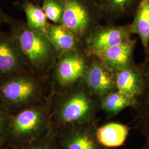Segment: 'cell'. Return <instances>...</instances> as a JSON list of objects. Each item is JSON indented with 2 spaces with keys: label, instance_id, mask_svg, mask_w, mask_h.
Here are the masks:
<instances>
[{
  "label": "cell",
  "instance_id": "6da1fadb",
  "mask_svg": "<svg viewBox=\"0 0 149 149\" xmlns=\"http://www.w3.org/2000/svg\"><path fill=\"white\" fill-rule=\"evenodd\" d=\"M5 23L10 27L12 36L21 48L32 71L45 79L48 78L61 54L46 32L34 29L26 22L6 15Z\"/></svg>",
  "mask_w": 149,
  "mask_h": 149
},
{
  "label": "cell",
  "instance_id": "7a4b0ae2",
  "mask_svg": "<svg viewBox=\"0 0 149 149\" xmlns=\"http://www.w3.org/2000/svg\"><path fill=\"white\" fill-rule=\"evenodd\" d=\"M46 79L32 70L13 72L0 77V100L5 106L22 107L40 98Z\"/></svg>",
  "mask_w": 149,
  "mask_h": 149
},
{
  "label": "cell",
  "instance_id": "3957f363",
  "mask_svg": "<svg viewBox=\"0 0 149 149\" xmlns=\"http://www.w3.org/2000/svg\"><path fill=\"white\" fill-rule=\"evenodd\" d=\"M56 105L64 122H80L90 117L97 106H100V98L91 92L83 79L61 91Z\"/></svg>",
  "mask_w": 149,
  "mask_h": 149
},
{
  "label": "cell",
  "instance_id": "277c9868",
  "mask_svg": "<svg viewBox=\"0 0 149 149\" xmlns=\"http://www.w3.org/2000/svg\"><path fill=\"white\" fill-rule=\"evenodd\" d=\"M63 7L60 24L80 38L87 39L103 19L98 3L92 0H60Z\"/></svg>",
  "mask_w": 149,
  "mask_h": 149
},
{
  "label": "cell",
  "instance_id": "5b68a950",
  "mask_svg": "<svg viewBox=\"0 0 149 149\" xmlns=\"http://www.w3.org/2000/svg\"><path fill=\"white\" fill-rule=\"evenodd\" d=\"M93 58V55L86 49L61 54L49 77L55 87L65 90L84 79Z\"/></svg>",
  "mask_w": 149,
  "mask_h": 149
},
{
  "label": "cell",
  "instance_id": "8992f818",
  "mask_svg": "<svg viewBox=\"0 0 149 149\" xmlns=\"http://www.w3.org/2000/svg\"><path fill=\"white\" fill-rule=\"evenodd\" d=\"M130 24L117 26L113 24L100 25L86 41L87 49L92 54L111 48L132 39Z\"/></svg>",
  "mask_w": 149,
  "mask_h": 149
},
{
  "label": "cell",
  "instance_id": "52a82bcc",
  "mask_svg": "<svg viewBox=\"0 0 149 149\" xmlns=\"http://www.w3.org/2000/svg\"><path fill=\"white\" fill-rule=\"evenodd\" d=\"M32 70L21 48L10 32L0 31V77Z\"/></svg>",
  "mask_w": 149,
  "mask_h": 149
},
{
  "label": "cell",
  "instance_id": "ba28073f",
  "mask_svg": "<svg viewBox=\"0 0 149 149\" xmlns=\"http://www.w3.org/2000/svg\"><path fill=\"white\" fill-rule=\"evenodd\" d=\"M84 80L91 92L100 99L117 90L116 72L108 68L94 55Z\"/></svg>",
  "mask_w": 149,
  "mask_h": 149
},
{
  "label": "cell",
  "instance_id": "9c48e42d",
  "mask_svg": "<svg viewBox=\"0 0 149 149\" xmlns=\"http://www.w3.org/2000/svg\"><path fill=\"white\" fill-rule=\"evenodd\" d=\"M136 44V40L132 39L128 42L108 48L93 55L108 68L117 72L135 64L134 54Z\"/></svg>",
  "mask_w": 149,
  "mask_h": 149
},
{
  "label": "cell",
  "instance_id": "30bf717a",
  "mask_svg": "<svg viewBox=\"0 0 149 149\" xmlns=\"http://www.w3.org/2000/svg\"><path fill=\"white\" fill-rule=\"evenodd\" d=\"M117 90L137 101L144 90V74L140 63L116 72Z\"/></svg>",
  "mask_w": 149,
  "mask_h": 149
},
{
  "label": "cell",
  "instance_id": "8fae6325",
  "mask_svg": "<svg viewBox=\"0 0 149 149\" xmlns=\"http://www.w3.org/2000/svg\"><path fill=\"white\" fill-rule=\"evenodd\" d=\"M46 33L61 54L87 49L85 43L80 38L61 24L49 23Z\"/></svg>",
  "mask_w": 149,
  "mask_h": 149
},
{
  "label": "cell",
  "instance_id": "7c38bea8",
  "mask_svg": "<svg viewBox=\"0 0 149 149\" xmlns=\"http://www.w3.org/2000/svg\"><path fill=\"white\" fill-rule=\"evenodd\" d=\"M140 0H100L97 3L102 18L108 24L120 19L133 17Z\"/></svg>",
  "mask_w": 149,
  "mask_h": 149
},
{
  "label": "cell",
  "instance_id": "4fadbf2b",
  "mask_svg": "<svg viewBox=\"0 0 149 149\" xmlns=\"http://www.w3.org/2000/svg\"><path fill=\"white\" fill-rule=\"evenodd\" d=\"M130 23L132 34L138 36L145 56L149 54V0H140Z\"/></svg>",
  "mask_w": 149,
  "mask_h": 149
},
{
  "label": "cell",
  "instance_id": "5bb4252c",
  "mask_svg": "<svg viewBox=\"0 0 149 149\" xmlns=\"http://www.w3.org/2000/svg\"><path fill=\"white\" fill-rule=\"evenodd\" d=\"M43 111V107L31 106L19 113L13 121L15 133L20 135L33 133L39 125Z\"/></svg>",
  "mask_w": 149,
  "mask_h": 149
},
{
  "label": "cell",
  "instance_id": "9a60e30c",
  "mask_svg": "<svg viewBox=\"0 0 149 149\" xmlns=\"http://www.w3.org/2000/svg\"><path fill=\"white\" fill-rule=\"evenodd\" d=\"M129 129L123 124L111 123L98 128L96 138L99 143L108 148L118 147L124 143Z\"/></svg>",
  "mask_w": 149,
  "mask_h": 149
},
{
  "label": "cell",
  "instance_id": "2e32d148",
  "mask_svg": "<svg viewBox=\"0 0 149 149\" xmlns=\"http://www.w3.org/2000/svg\"><path fill=\"white\" fill-rule=\"evenodd\" d=\"M144 74V87L142 94L138 100L136 107L143 131L149 135V54L140 63Z\"/></svg>",
  "mask_w": 149,
  "mask_h": 149
},
{
  "label": "cell",
  "instance_id": "e0dca14e",
  "mask_svg": "<svg viewBox=\"0 0 149 149\" xmlns=\"http://www.w3.org/2000/svg\"><path fill=\"white\" fill-rule=\"evenodd\" d=\"M16 3L25 13L26 22L30 27L46 32L49 23L42 7L36 4L31 0H20Z\"/></svg>",
  "mask_w": 149,
  "mask_h": 149
},
{
  "label": "cell",
  "instance_id": "ac0fdd59",
  "mask_svg": "<svg viewBox=\"0 0 149 149\" xmlns=\"http://www.w3.org/2000/svg\"><path fill=\"white\" fill-rule=\"evenodd\" d=\"M138 101L117 90L100 99L102 108L109 114H117L128 107H136Z\"/></svg>",
  "mask_w": 149,
  "mask_h": 149
},
{
  "label": "cell",
  "instance_id": "d6986e66",
  "mask_svg": "<svg viewBox=\"0 0 149 149\" xmlns=\"http://www.w3.org/2000/svg\"><path fill=\"white\" fill-rule=\"evenodd\" d=\"M66 149H98L96 141L90 134L85 132L74 134L69 139Z\"/></svg>",
  "mask_w": 149,
  "mask_h": 149
},
{
  "label": "cell",
  "instance_id": "ffe728a7",
  "mask_svg": "<svg viewBox=\"0 0 149 149\" xmlns=\"http://www.w3.org/2000/svg\"><path fill=\"white\" fill-rule=\"evenodd\" d=\"M42 8L48 20L53 23L60 24L63 7L60 0H43Z\"/></svg>",
  "mask_w": 149,
  "mask_h": 149
},
{
  "label": "cell",
  "instance_id": "44dd1931",
  "mask_svg": "<svg viewBox=\"0 0 149 149\" xmlns=\"http://www.w3.org/2000/svg\"><path fill=\"white\" fill-rule=\"evenodd\" d=\"M6 15L3 13V12L2 10L1 7H0V31H1V28L3 23H5V18Z\"/></svg>",
  "mask_w": 149,
  "mask_h": 149
},
{
  "label": "cell",
  "instance_id": "7402d4cb",
  "mask_svg": "<svg viewBox=\"0 0 149 149\" xmlns=\"http://www.w3.org/2000/svg\"><path fill=\"white\" fill-rule=\"evenodd\" d=\"M4 106H5V104L0 100V110ZM1 119H0V133H1Z\"/></svg>",
  "mask_w": 149,
  "mask_h": 149
},
{
  "label": "cell",
  "instance_id": "603a6c76",
  "mask_svg": "<svg viewBox=\"0 0 149 149\" xmlns=\"http://www.w3.org/2000/svg\"><path fill=\"white\" fill-rule=\"evenodd\" d=\"M92 1H95V2H96L97 3L100 1V0H92Z\"/></svg>",
  "mask_w": 149,
  "mask_h": 149
},
{
  "label": "cell",
  "instance_id": "cb8c5ba5",
  "mask_svg": "<svg viewBox=\"0 0 149 149\" xmlns=\"http://www.w3.org/2000/svg\"></svg>",
  "mask_w": 149,
  "mask_h": 149
}]
</instances>
